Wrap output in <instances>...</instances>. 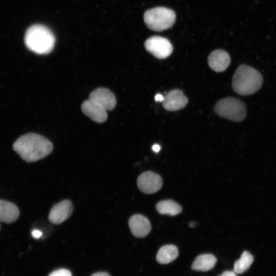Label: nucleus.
Here are the masks:
<instances>
[{"label": "nucleus", "instance_id": "f257e3e1", "mask_svg": "<svg viewBox=\"0 0 276 276\" xmlns=\"http://www.w3.org/2000/svg\"><path fill=\"white\" fill-rule=\"evenodd\" d=\"M13 150L27 162H35L48 156L53 150L52 143L44 136L35 133L25 134L13 145Z\"/></svg>", "mask_w": 276, "mask_h": 276}, {"label": "nucleus", "instance_id": "f03ea898", "mask_svg": "<svg viewBox=\"0 0 276 276\" xmlns=\"http://www.w3.org/2000/svg\"><path fill=\"white\" fill-rule=\"evenodd\" d=\"M116 103V97L111 91L99 87L90 93L81 108L83 113L93 121L102 123L107 119V111L113 109Z\"/></svg>", "mask_w": 276, "mask_h": 276}, {"label": "nucleus", "instance_id": "7ed1b4c3", "mask_svg": "<svg viewBox=\"0 0 276 276\" xmlns=\"http://www.w3.org/2000/svg\"><path fill=\"white\" fill-rule=\"evenodd\" d=\"M263 77L251 66L241 64L237 68L232 78V88L237 94L248 96L255 94L261 87Z\"/></svg>", "mask_w": 276, "mask_h": 276}, {"label": "nucleus", "instance_id": "20e7f679", "mask_svg": "<svg viewBox=\"0 0 276 276\" xmlns=\"http://www.w3.org/2000/svg\"><path fill=\"white\" fill-rule=\"evenodd\" d=\"M24 41L27 48L38 54L51 53L55 43V37L52 32L41 25H34L27 30Z\"/></svg>", "mask_w": 276, "mask_h": 276}, {"label": "nucleus", "instance_id": "39448f33", "mask_svg": "<svg viewBox=\"0 0 276 276\" xmlns=\"http://www.w3.org/2000/svg\"><path fill=\"white\" fill-rule=\"evenodd\" d=\"M175 19V12L163 7L148 9L144 14V20L146 26L154 31H162L171 28Z\"/></svg>", "mask_w": 276, "mask_h": 276}, {"label": "nucleus", "instance_id": "423d86ee", "mask_svg": "<svg viewBox=\"0 0 276 276\" xmlns=\"http://www.w3.org/2000/svg\"><path fill=\"white\" fill-rule=\"evenodd\" d=\"M214 111L221 117L237 122L243 121L246 116L244 103L234 97L218 101L214 106Z\"/></svg>", "mask_w": 276, "mask_h": 276}, {"label": "nucleus", "instance_id": "0eeeda50", "mask_svg": "<svg viewBox=\"0 0 276 276\" xmlns=\"http://www.w3.org/2000/svg\"><path fill=\"white\" fill-rule=\"evenodd\" d=\"M146 50L158 59H165L169 56L173 47L170 41L159 36H153L145 42Z\"/></svg>", "mask_w": 276, "mask_h": 276}, {"label": "nucleus", "instance_id": "6e6552de", "mask_svg": "<svg viewBox=\"0 0 276 276\" xmlns=\"http://www.w3.org/2000/svg\"><path fill=\"white\" fill-rule=\"evenodd\" d=\"M162 184L161 177L151 171L142 173L137 179V185L140 190L147 194L157 192L161 188Z\"/></svg>", "mask_w": 276, "mask_h": 276}, {"label": "nucleus", "instance_id": "1a4fd4ad", "mask_svg": "<svg viewBox=\"0 0 276 276\" xmlns=\"http://www.w3.org/2000/svg\"><path fill=\"white\" fill-rule=\"evenodd\" d=\"M73 210L72 202L67 199L63 200L52 208L48 219L52 224H61L71 216Z\"/></svg>", "mask_w": 276, "mask_h": 276}, {"label": "nucleus", "instance_id": "9d476101", "mask_svg": "<svg viewBox=\"0 0 276 276\" xmlns=\"http://www.w3.org/2000/svg\"><path fill=\"white\" fill-rule=\"evenodd\" d=\"M188 99L182 91L178 89L171 90L165 97L162 102L164 108L168 111H176L186 106Z\"/></svg>", "mask_w": 276, "mask_h": 276}, {"label": "nucleus", "instance_id": "9b49d317", "mask_svg": "<svg viewBox=\"0 0 276 276\" xmlns=\"http://www.w3.org/2000/svg\"><path fill=\"white\" fill-rule=\"evenodd\" d=\"M128 224L132 234L137 238L146 237L151 229L149 220L140 214L132 216L129 219Z\"/></svg>", "mask_w": 276, "mask_h": 276}, {"label": "nucleus", "instance_id": "f8f14e48", "mask_svg": "<svg viewBox=\"0 0 276 276\" xmlns=\"http://www.w3.org/2000/svg\"><path fill=\"white\" fill-rule=\"evenodd\" d=\"M231 58L228 53L221 49L213 51L208 57L210 67L216 72L224 71L229 66Z\"/></svg>", "mask_w": 276, "mask_h": 276}, {"label": "nucleus", "instance_id": "ddd939ff", "mask_svg": "<svg viewBox=\"0 0 276 276\" xmlns=\"http://www.w3.org/2000/svg\"><path fill=\"white\" fill-rule=\"evenodd\" d=\"M19 216V211L14 203L0 200V221L11 223L16 221Z\"/></svg>", "mask_w": 276, "mask_h": 276}, {"label": "nucleus", "instance_id": "4468645a", "mask_svg": "<svg viewBox=\"0 0 276 276\" xmlns=\"http://www.w3.org/2000/svg\"><path fill=\"white\" fill-rule=\"evenodd\" d=\"M217 262L216 258L212 254L198 256L192 264V269L196 271H206L212 269Z\"/></svg>", "mask_w": 276, "mask_h": 276}, {"label": "nucleus", "instance_id": "2eb2a0df", "mask_svg": "<svg viewBox=\"0 0 276 276\" xmlns=\"http://www.w3.org/2000/svg\"><path fill=\"white\" fill-rule=\"evenodd\" d=\"M178 255V251L176 246L174 245H166L159 249L156 259L159 263L167 264L174 260Z\"/></svg>", "mask_w": 276, "mask_h": 276}, {"label": "nucleus", "instance_id": "dca6fc26", "mask_svg": "<svg viewBox=\"0 0 276 276\" xmlns=\"http://www.w3.org/2000/svg\"><path fill=\"white\" fill-rule=\"evenodd\" d=\"M157 211L162 215L175 216L182 210L181 206L172 200H163L156 205Z\"/></svg>", "mask_w": 276, "mask_h": 276}, {"label": "nucleus", "instance_id": "f3484780", "mask_svg": "<svg viewBox=\"0 0 276 276\" xmlns=\"http://www.w3.org/2000/svg\"><path fill=\"white\" fill-rule=\"evenodd\" d=\"M253 261L252 255L247 251H243L240 258L234 263V271L236 274L244 272L250 267Z\"/></svg>", "mask_w": 276, "mask_h": 276}, {"label": "nucleus", "instance_id": "a211bd4d", "mask_svg": "<svg viewBox=\"0 0 276 276\" xmlns=\"http://www.w3.org/2000/svg\"><path fill=\"white\" fill-rule=\"evenodd\" d=\"M49 276H72V273L67 269H59L51 273Z\"/></svg>", "mask_w": 276, "mask_h": 276}, {"label": "nucleus", "instance_id": "6ab92c4d", "mask_svg": "<svg viewBox=\"0 0 276 276\" xmlns=\"http://www.w3.org/2000/svg\"><path fill=\"white\" fill-rule=\"evenodd\" d=\"M31 234L32 236L36 239L39 238L42 235V232L37 229L32 231Z\"/></svg>", "mask_w": 276, "mask_h": 276}, {"label": "nucleus", "instance_id": "aec40b11", "mask_svg": "<svg viewBox=\"0 0 276 276\" xmlns=\"http://www.w3.org/2000/svg\"><path fill=\"white\" fill-rule=\"evenodd\" d=\"M219 276H237L234 271H225Z\"/></svg>", "mask_w": 276, "mask_h": 276}, {"label": "nucleus", "instance_id": "412c9836", "mask_svg": "<svg viewBox=\"0 0 276 276\" xmlns=\"http://www.w3.org/2000/svg\"><path fill=\"white\" fill-rule=\"evenodd\" d=\"M165 100V97L160 94H157L155 96V100L156 102H163Z\"/></svg>", "mask_w": 276, "mask_h": 276}, {"label": "nucleus", "instance_id": "4be33fe9", "mask_svg": "<svg viewBox=\"0 0 276 276\" xmlns=\"http://www.w3.org/2000/svg\"><path fill=\"white\" fill-rule=\"evenodd\" d=\"M91 276H110L108 273L105 272H99L95 273Z\"/></svg>", "mask_w": 276, "mask_h": 276}, {"label": "nucleus", "instance_id": "5701e85b", "mask_svg": "<svg viewBox=\"0 0 276 276\" xmlns=\"http://www.w3.org/2000/svg\"><path fill=\"white\" fill-rule=\"evenodd\" d=\"M160 149V147L159 145L155 144L152 146V150L155 152H158Z\"/></svg>", "mask_w": 276, "mask_h": 276}, {"label": "nucleus", "instance_id": "b1692460", "mask_svg": "<svg viewBox=\"0 0 276 276\" xmlns=\"http://www.w3.org/2000/svg\"><path fill=\"white\" fill-rule=\"evenodd\" d=\"M189 226L191 227H194L195 225H196V223L195 222H191L190 223H189Z\"/></svg>", "mask_w": 276, "mask_h": 276}, {"label": "nucleus", "instance_id": "393cba45", "mask_svg": "<svg viewBox=\"0 0 276 276\" xmlns=\"http://www.w3.org/2000/svg\"><path fill=\"white\" fill-rule=\"evenodd\" d=\"M0 228H1V225H0Z\"/></svg>", "mask_w": 276, "mask_h": 276}]
</instances>
